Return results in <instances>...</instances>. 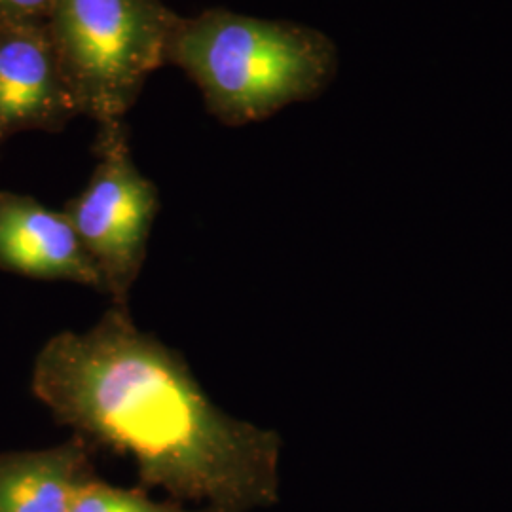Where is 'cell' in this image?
<instances>
[{"mask_svg": "<svg viewBox=\"0 0 512 512\" xmlns=\"http://www.w3.org/2000/svg\"><path fill=\"white\" fill-rule=\"evenodd\" d=\"M97 126L92 179L63 213L103 274L116 306L126 308L128 291L147 255L160 198L133 160L124 120Z\"/></svg>", "mask_w": 512, "mask_h": 512, "instance_id": "4", "label": "cell"}, {"mask_svg": "<svg viewBox=\"0 0 512 512\" xmlns=\"http://www.w3.org/2000/svg\"><path fill=\"white\" fill-rule=\"evenodd\" d=\"M177 18L164 0H54L46 27L78 114L124 120L167 65Z\"/></svg>", "mask_w": 512, "mask_h": 512, "instance_id": "3", "label": "cell"}, {"mask_svg": "<svg viewBox=\"0 0 512 512\" xmlns=\"http://www.w3.org/2000/svg\"><path fill=\"white\" fill-rule=\"evenodd\" d=\"M167 65L194 82L220 124L238 128L319 97L336 76L338 50L294 21L209 8L177 18Z\"/></svg>", "mask_w": 512, "mask_h": 512, "instance_id": "2", "label": "cell"}, {"mask_svg": "<svg viewBox=\"0 0 512 512\" xmlns=\"http://www.w3.org/2000/svg\"><path fill=\"white\" fill-rule=\"evenodd\" d=\"M74 116L46 21L0 25V145L21 131H59Z\"/></svg>", "mask_w": 512, "mask_h": 512, "instance_id": "5", "label": "cell"}, {"mask_svg": "<svg viewBox=\"0 0 512 512\" xmlns=\"http://www.w3.org/2000/svg\"><path fill=\"white\" fill-rule=\"evenodd\" d=\"M54 0H0V25L46 21Z\"/></svg>", "mask_w": 512, "mask_h": 512, "instance_id": "9", "label": "cell"}, {"mask_svg": "<svg viewBox=\"0 0 512 512\" xmlns=\"http://www.w3.org/2000/svg\"><path fill=\"white\" fill-rule=\"evenodd\" d=\"M0 268L107 291L69 217L31 196L0 190Z\"/></svg>", "mask_w": 512, "mask_h": 512, "instance_id": "6", "label": "cell"}, {"mask_svg": "<svg viewBox=\"0 0 512 512\" xmlns=\"http://www.w3.org/2000/svg\"><path fill=\"white\" fill-rule=\"evenodd\" d=\"M33 391L82 437L133 459L143 484L207 512L277 503L281 440L222 412L183 361L116 306L40 349Z\"/></svg>", "mask_w": 512, "mask_h": 512, "instance_id": "1", "label": "cell"}, {"mask_svg": "<svg viewBox=\"0 0 512 512\" xmlns=\"http://www.w3.org/2000/svg\"><path fill=\"white\" fill-rule=\"evenodd\" d=\"M71 512H207L203 509H184L165 505L141 492L114 488L101 480L90 478L74 497Z\"/></svg>", "mask_w": 512, "mask_h": 512, "instance_id": "8", "label": "cell"}, {"mask_svg": "<svg viewBox=\"0 0 512 512\" xmlns=\"http://www.w3.org/2000/svg\"><path fill=\"white\" fill-rule=\"evenodd\" d=\"M90 478L84 442L0 458V512H71Z\"/></svg>", "mask_w": 512, "mask_h": 512, "instance_id": "7", "label": "cell"}]
</instances>
